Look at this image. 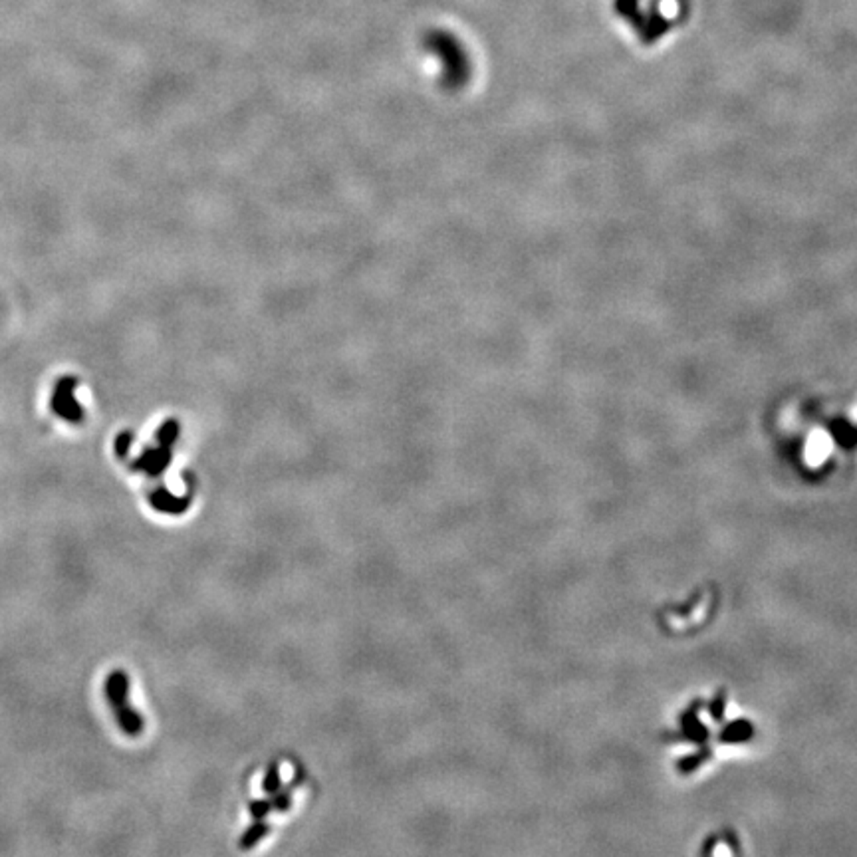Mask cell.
Listing matches in <instances>:
<instances>
[{"label": "cell", "mask_w": 857, "mask_h": 857, "mask_svg": "<svg viewBox=\"0 0 857 857\" xmlns=\"http://www.w3.org/2000/svg\"><path fill=\"white\" fill-rule=\"evenodd\" d=\"M266 834H268V824H264L262 820H258V822H256V824H254L253 827L244 834V838H242V841H240V847H242V849L253 847V845H256L258 840H260L262 836H266Z\"/></svg>", "instance_id": "cell-5"}, {"label": "cell", "mask_w": 857, "mask_h": 857, "mask_svg": "<svg viewBox=\"0 0 857 857\" xmlns=\"http://www.w3.org/2000/svg\"><path fill=\"white\" fill-rule=\"evenodd\" d=\"M189 498H177L171 492L167 491H155L151 492V504L161 510V512H169V514H179L187 508Z\"/></svg>", "instance_id": "cell-4"}, {"label": "cell", "mask_w": 857, "mask_h": 857, "mask_svg": "<svg viewBox=\"0 0 857 857\" xmlns=\"http://www.w3.org/2000/svg\"><path fill=\"white\" fill-rule=\"evenodd\" d=\"M72 380H62V383L58 385V391H56V395H54V401H52V407H54V411L58 413L60 417H63L66 421H72V423H76V421H81V417H83V413H81V407H79L78 403L72 399Z\"/></svg>", "instance_id": "cell-3"}, {"label": "cell", "mask_w": 857, "mask_h": 857, "mask_svg": "<svg viewBox=\"0 0 857 857\" xmlns=\"http://www.w3.org/2000/svg\"><path fill=\"white\" fill-rule=\"evenodd\" d=\"M278 788H280L278 766H276V764H272V766L268 768V772H266V778H264V790H266V794H276L278 792Z\"/></svg>", "instance_id": "cell-6"}, {"label": "cell", "mask_w": 857, "mask_h": 857, "mask_svg": "<svg viewBox=\"0 0 857 857\" xmlns=\"http://www.w3.org/2000/svg\"><path fill=\"white\" fill-rule=\"evenodd\" d=\"M106 695H108V700H110L113 713H115V718H117V722L124 729V732L129 736H137L143 730V720L141 716L137 714V711L131 709V705L127 700L129 698V679H127L124 671H113L108 675Z\"/></svg>", "instance_id": "cell-1"}, {"label": "cell", "mask_w": 857, "mask_h": 857, "mask_svg": "<svg viewBox=\"0 0 857 857\" xmlns=\"http://www.w3.org/2000/svg\"><path fill=\"white\" fill-rule=\"evenodd\" d=\"M175 435H177V427L173 428V425H167V427L161 431V435H159L161 437V444H159L157 449L145 451L133 466L151 476L161 475L165 471V466L169 464V444L175 439Z\"/></svg>", "instance_id": "cell-2"}, {"label": "cell", "mask_w": 857, "mask_h": 857, "mask_svg": "<svg viewBox=\"0 0 857 857\" xmlns=\"http://www.w3.org/2000/svg\"><path fill=\"white\" fill-rule=\"evenodd\" d=\"M270 809H274L272 802H253L250 804V814H253L256 820H262Z\"/></svg>", "instance_id": "cell-7"}]
</instances>
